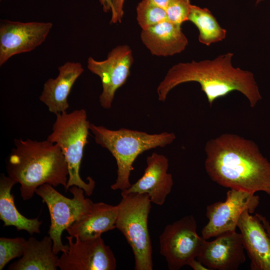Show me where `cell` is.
Masks as SVG:
<instances>
[{"mask_svg": "<svg viewBox=\"0 0 270 270\" xmlns=\"http://www.w3.org/2000/svg\"><path fill=\"white\" fill-rule=\"evenodd\" d=\"M205 168L218 184L270 196V162L252 140L232 134L209 140L205 146Z\"/></svg>", "mask_w": 270, "mask_h": 270, "instance_id": "cell-1", "label": "cell"}, {"mask_svg": "<svg viewBox=\"0 0 270 270\" xmlns=\"http://www.w3.org/2000/svg\"><path fill=\"white\" fill-rule=\"evenodd\" d=\"M14 146L7 159L6 170L8 176L20 184L24 200L32 198L44 184L66 188L68 166L56 144L48 140L16 138Z\"/></svg>", "mask_w": 270, "mask_h": 270, "instance_id": "cell-3", "label": "cell"}, {"mask_svg": "<svg viewBox=\"0 0 270 270\" xmlns=\"http://www.w3.org/2000/svg\"><path fill=\"white\" fill-rule=\"evenodd\" d=\"M204 238L197 234L192 215L168 224L160 236V254L170 270H178L198 256Z\"/></svg>", "mask_w": 270, "mask_h": 270, "instance_id": "cell-8", "label": "cell"}, {"mask_svg": "<svg viewBox=\"0 0 270 270\" xmlns=\"http://www.w3.org/2000/svg\"><path fill=\"white\" fill-rule=\"evenodd\" d=\"M133 62L132 50L127 45L116 46L104 60L88 58V69L101 80L102 92L99 100L102 108H111L116 92L126 83L130 74Z\"/></svg>", "mask_w": 270, "mask_h": 270, "instance_id": "cell-10", "label": "cell"}, {"mask_svg": "<svg viewBox=\"0 0 270 270\" xmlns=\"http://www.w3.org/2000/svg\"><path fill=\"white\" fill-rule=\"evenodd\" d=\"M69 190L72 194V198L62 195L48 184L39 186L36 192L46 204L49 211L50 224L48 234L52 240V250L56 254L64 252L68 248V244H64L62 242L63 232L87 214L94 204L85 197L83 189L72 186Z\"/></svg>", "mask_w": 270, "mask_h": 270, "instance_id": "cell-7", "label": "cell"}, {"mask_svg": "<svg viewBox=\"0 0 270 270\" xmlns=\"http://www.w3.org/2000/svg\"><path fill=\"white\" fill-rule=\"evenodd\" d=\"M260 204L255 193L230 188L224 201L206 207L207 224L202 230V236L208 240L228 232L236 231L242 214L245 211L252 214Z\"/></svg>", "mask_w": 270, "mask_h": 270, "instance_id": "cell-9", "label": "cell"}, {"mask_svg": "<svg viewBox=\"0 0 270 270\" xmlns=\"http://www.w3.org/2000/svg\"><path fill=\"white\" fill-rule=\"evenodd\" d=\"M158 6L166 10L170 0H150Z\"/></svg>", "mask_w": 270, "mask_h": 270, "instance_id": "cell-29", "label": "cell"}, {"mask_svg": "<svg viewBox=\"0 0 270 270\" xmlns=\"http://www.w3.org/2000/svg\"><path fill=\"white\" fill-rule=\"evenodd\" d=\"M191 6L190 0H170L165 10L168 20L182 25L188 21Z\"/></svg>", "mask_w": 270, "mask_h": 270, "instance_id": "cell-24", "label": "cell"}, {"mask_svg": "<svg viewBox=\"0 0 270 270\" xmlns=\"http://www.w3.org/2000/svg\"><path fill=\"white\" fill-rule=\"evenodd\" d=\"M140 38L152 54L168 56L180 54L188 44L181 25L166 20L142 30Z\"/></svg>", "mask_w": 270, "mask_h": 270, "instance_id": "cell-17", "label": "cell"}, {"mask_svg": "<svg viewBox=\"0 0 270 270\" xmlns=\"http://www.w3.org/2000/svg\"><path fill=\"white\" fill-rule=\"evenodd\" d=\"M26 240L22 237L0 238V270L11 260L22 256Z\"/></svg>", "mask_w": 270, "mask_h": 270, "instance_id": "cell-23", "label": "cell"}, {"mask_svg": "<svg viewBox=\"0 0 270 270\" xmlns=\"http://www.w3.org/2000/svg\"><path fill=\"white\" fill-rule=\"evenodd\" d=\"M198 28L199 42L206 46L224 40L226 30L218 23L216 18L207 8L192 4L188 18Z\"/></svg>", "mask_w": 270, "mask_h": 270, "instance_id": "cell-21", "label": "cell"}, {"mask_svg": "<svg viewBox=\"0 0 270 270\" xmlns=\"http://www.w3.org/2000/svg\"><path fill=\"white\" fill-rule=\"evenodd\" d=\"M113 10L112 12L110 23L120 22L124 16V0H112Z\"/></svg>", "mask_w": 270, "mask_h": 270, "instance_id": "cell-25", "label": "cell"}, {"mask_svg": "<svg viewBox=\"0 0 270 270\" xmlns=\"http://www.w3.org/2000/svg\"><path fill=\"white\" fill-rule=\"evenodd\" d=\"M252 270H270V237L256 214L245 211L238 224Z\"/></svg>", "mask_w": 270, "mask_h": 270, "instance_id": "cell-15", "label": "cell"}, {"mask_svg": "<svg viewBox=\"0 0 270 270\" xmlns=\"http://www.w3.org/2000/svg\"><path fill=\"white\" fill-rule=\"evenodd\" d=\"M90 124L84 109L60 113L56 114L52 132L46 139L60 148L67 162L68 179L66 190L76 186L83 189L88 196L92 194L96 183L90 176L87 178L88 182L82 180L80 168L84 148L88 143Z\"/></svg>", "mask_w": 270, "mask_h": 270, "instance_id": "cell-5", "label": "cell"}, {"mask_svg": "<svg viewBox=\"0 0 270 270\" xmlns=\"http://www.w3.org/2000/svg\"><path fill=\"white\" fill-rule=\"evenodd\" d=\"M144 173L135 183L122 194H147L152 203L162 206L170 193L174 182L168 172V160L164 155L153 152L146 160Z\"/></svg>", "mask_w": 270, "mask_h": 270, "instance_id": "cell-14", "label": "cell"}, {"mask_svg": "<svg viewBox=\"0 0 270 270\" xmlns=\"http://www.w3.org/2000/svg\"><path fill=\"white\" fill-rule=\"evenodd\" d=\"M102 6L103 10L107 12L109 11L111 12L113 10V6L112 0H98Z\"/></svg>", "mask_w": 270, "mask_h": 270, "instance_id": "cell-27", "label": "cell"}, {"mask_svg": "<svg viewBox=\"0 0 270 270\" xmlns=\"http://www.w3.org/2000/svg\"><path fill=\"white\" fill-rule=\"evenodd\" d=\"M53 242L50 236L40 240L34 237L27 240L24 253L20 258L8 267L9 270H56L59 258L52 250Z\"/></svg>", "mask_w": 270, "mask_h": 270, "instance_id": "cell-19", "label": "cell"}, {"mask_svg": "<svg viewBox=\"0 0 270 270\" xmlns=\"http://www.w3.org/2000/svg\"><path fill=\"white\" fill-rule=\"evenodd\" d=\"M52 27L50 22L0 20V66L14 55L36 49L45 41Z\"/></svg>", "mask_w": 270, "mask_h": 270, "instance_id": "cell-12", "label": "cell"}, {"mask_svg": "<svg viewBox=\"0 0 270 270\" xmlns=\"http://www.w3.org/2000/svg\"><path fill=\"white\" fill-rule=\"evenodd\" d=\"M188 266L194 270H209V269L203 264L196 258L192 260L188 264Z\"/></svg>", "mask_w": 270, "mask_h": 270, "instance_id": "cell-26", "label": "cell"}, {"mask_svg": "<svg viewBox=\"0 0 270 270\" xmlns=\"http://www.w3.org/2000/svg\"><path fill=\"white\" fill-rule=\"evenodd\" d=\"M264 0H256V4H258Z\"/></svg>", "mask_w": 270, "mask_h": 270, "instance_id": "cell-30", "label": "cell"}, {"mask_svg": "<svg viewBox=\"0 0 270 270\" xmlns=\"http://www.w3.org/2000/svg\"><path fill=\"white\" fill-rule=\"evenodd\" d=\"M136 20L142 30L168 20L166 10L150 0H142L136 7Z\"/></svg>", "mask_w": 270, "mask_h": 270, "instance_id": "cell-22", "label": "cell"}, {"mask_svg": "<svg viewBox=\"0 0 270 270\" xmlns=\"http://www.w3.org/2000/svg\"><path fill=\"white\" fill-rule=\"evenodd\" d=\"M240 232H228L212 241L204 240L196 259L209 270H236L246 261Z\"/></svg>", "mask_w": 270, "mask_h": 270, "instance_id": "cell-13", "label": "cell"}, {"mask_svg": "<svg viewBox=\"0 0 270 270\" xmlns=\"http://www.w3.org/2000/svg\"></svg>", "mask_w": 270, "mask_h": 270, "instance_id": "cell-31", "label": "cell"}, {"mask_svg": "<svg viewBox=\"0 0 270 270\" xmlns=\"http://www.w3.org/2000/svg\"><path fill=\"white\" fill-rule=\"evenodd\" d=\"M232 52L219 55L213 60L179 62L172 66L158 84L160 101L166 100L169 92L177 86L196 82L204 93L210 106L218 98L238 91L254 107L262 96L252 72L234 66Z\"/></svg>", "mask_w": 270, "mask_h": 270, "instance_id": "cell-2", "label": "cell"}, {"mask_svg": "<svg viewBox=\"0 0 270 270\" xmlns=\"http://www.w3.org/2000/svg\"><path fill=\"white\" fill-rule=\"evenodd\" d=\"M58 71L56 78H50L44 82L39 97L48 111L56 115L67 112L68 96L84 68L80 62H67L58 68Z\"/></svg>", "mask_w": 270, "mask_h": 270, "instance_id": "cell-16", "label": "cell"}, {"mask_svg": "<svg viewBox=\"0 0 270 270\" xmlns=\"http://www.w3.org/2000/svg\"><path fill=\"white\" fill-rule=\"evenodd\" d=\"M16 183L8 176L0 174V219L4 222V226H14L17 230H24L32 235L40 234L42 221L40 220L38 218H26L18 212L16 206L11 190Z\"/></svg>", "mask_w": 270, "mask_h": 270, "instance_id": "cell-20", "label": "cell"}, {"mask_svg": "<svg viewBox=\"0 0 270 270\" xmlns=\"http://www.w3.org/2000/svg\"><path fill=\"white\" fill-rule=\"evenodd\" d=\"M90 130L96 142L108 150L116 160L117 178L111 186L114 190L128 188L133 164L144 152L158 147L164 148L176 139L172 132L148 134L144 132L121 128L112 130L102 126L90 124Z\"/></svg>", "mask_w": 270, "mask_h": 270, "instance_id": "cell-4", "label": "cell"}, {"mask_svg": "<svg viewBox=\"0 0 270 270\" xmlns=\"http://www.w3.org/2000/svg\"><path fill=\"white\" fill-rule=\"evenodd\" d=\"M67 236L68 248L58 260L61 270H114L116 259L101 237L82 240Z\"/></svg>", "mask_w": 270, "mask_h": 270, "instance_id": "cell-11", "label": "cell"}, {"mask_svg": "<svg viewBox=\"0 0 270 270\" xmlns=\"http://www.w3.org/2000/svg\"><path fill=\"white\" fill-rule=\"evenodd\" d=\"M118 214L117 205L94 203L90 210L66 230L70 236L82 240L101 237L103 233L116 228Z\"/></svg>", "mask_w": 270, "mask_h": 270, "instance_id": "cell-18", "label": "cell"}, {"mask_svg": "<svg viewBox=\"0 0 270 270\" xmlns=\"http://www.w3.org/2000/svg\"><path fill=\"white\" fill-rule=\"evenodd\" d=\"M260 220L262 221L264 228L266 230L268 235L270 237V224L269 222L266 220V218L264 216L259 214H256Z\"/></svg>", "mask_w": 270, "mask_h": 270, "instance_id": "cell-28", "label": "cell"}, {"mask_svg": "<svg viewBox=\"0 0 270 270\" xmlns=\"http://www.w3.org/2000/svg\"><path fill=\"white\" fill-rule=\"evenodd\" d=\"M117 205L116 228L124 236L132 250L134 270H152V246L148 229V217L152 207L145 194H122Z\"/></svg>", "mask_w": 270, "mask_h": 270, "instance_id": "cell-6", "label": "cell"}]
</instances>
